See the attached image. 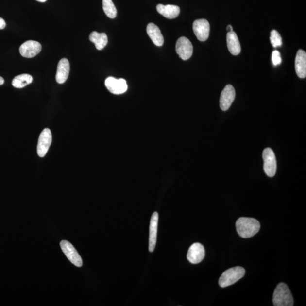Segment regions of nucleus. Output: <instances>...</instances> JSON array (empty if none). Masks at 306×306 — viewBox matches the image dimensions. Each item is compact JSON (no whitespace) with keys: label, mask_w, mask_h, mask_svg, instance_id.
<instances>
[{"label":"nucleus","mask_w":306,"mask_h":306,"mask_svg":"<svg viewBox=\"0 0 306 306\" xmlns=\"http://www.w3.org/2000/svg\"><path fill=\"white\" fill-rule=\"evenodd\" d=\"M236 225L238 234L243 238L253 237L260 229V222L253 218L240 217L237 221Z\"/></svg>","instance_id":"1"},{"label":"nucleus","mask_w":306,"mask_h":306,"mask_svg":"<svg viewBox=\"0 0 306 306\" xmlns=\"http://www.w3.org/2000/svg\"><path fill=\"white\" fill-rule=\"evenodd\" d=\"M273 303L275 306L294 305L293 297L287 284L281 282L277 285L273 295Z\"/></svg>","instance_id":"2"},{"label":"nucleus","mask_w":306,"mask_h":306,"mask_svg":"<svg viewBox=\"0 0 306 306\" xmlns=\"http://www.w3.org/2000/svg\"><path fill=\"white\" fill-rule=\"evenodd\" d=\"M245 270L243 267H236L224 271L219 279L221 287L225 288L232 285L243 278Z\"/></svg>","instance_id":"3"},{"label":"nucleus","mask_w":306,"mask_h":306,"mask_svg":"<svg viewBox=\"0 0 306 306\" xmlns=\"http://www.w3.org/2000/svg\"><path fill=\"white\" fill-rule=\"evenodd\" d=\"M264 170L269 177H273L277 170V162L273 150L267 148L263 152Z\"/></svg>","instance_id":"4"},{"label":"nucleus","mask_w":306,"mask_h":306,"mask_svg":"<svg viewBox=\"0 0 306 306\" xmlns=\"http://www.w3.org/2000/svg\"><path fill=\"white\" fill-rule=\"evenodd\" d=\"M52 134L49 128L43 129L39 136L37 146V153L40 157H44L52 143Z\"/></svg>","instance_id":"5"},{"label":"nucleus","mask_w":306,"mask_h":306,"mask_svg":"<svg viewBox=\"0 0 306 306\" xmlns=\"http://www.w3.org/2000/svg\"><path fill=\"white\" fill-rule=\"evenodd\" d=\"M60 247L63 253L71 263L76 267H81L83 265V260L79 254L69 241L62 240L60 242Z\"/></svg>","instance_id":"6"},{"label":"nucleus","mask_w":306,"mask_h":306,"mask_svg":"<svg viewBox=\"0 0 306 306\" xmlns=\"http://www.w3.org/2000/svg\"><path fill=\"white\" fill-rule=\"evenodd\" d=\"M176 52L183 60L190 59L193 54V46L191 42L186 37H181L177 40Z\"/></svg>","instance_id":"7"},{"label":"nucleus","mask_w":306,"mask_h":306,"mask_svg":"<svg viewBox=\"0 0 306 306\" xmlns=\"http://www.w3.org/2000/svg\"><path fill=\"white\" fill-rule=\"evenodd\" d=\"M105 86L110 93L114 94H121L127 91L128 86L124 79H116L114 77H109L105 81Z\"/></svg>","instance_id":"8"},{"label":"nucleus","mask_w":306,"mask_h":306,"mask_svg":"<svg viewBox=\"0 0 306 306\" xmlns=\"http://www.w3.org/2000/svg\"><path fill=\"white\" fill-rule=\"evenodd\" d=\"M193 30L197 38L201 42H204L209 36V23L204 19L196 20L193 24Z\"/></svg>","instance_id":"9"},{"label":"nucleus","mask_w":306,"mask_h":306,"mask_svg":"<svg viewBox=\"0 0 306 306\" xmlns=\"http://www.w3.org/2000/svg\"><path fill=\"white\" fill-rule=\"evenodd\" d=\"M236 98V91L231 85H227L221 93L220 105L221 110L226 111L229 110Z\"/></svg>","instance_id":"10"},{"label":"nucleus","mask_w":306,"mask_h":306,"mask_svg":"<svg viewBox=\"0 0 306 306\" xmlns=\"http://www.w3.org/2000/svg\"><path fill=\"white\" fill-rule=\"evenodd\" d=\"M42 50V45L36 41L29 40L23 43L19 48L20 54L24 57L32 58Z\"/></svg>","instance_id":"11"},{"label":"nucleus","mask_w":306,"mask_h":306,"mask_svg":"<svg viewBox=\"0 0 306 306\" xmlns=\"http://www.w3.org/2000/svg\"><path fill=\"white\" fill-rule=\"evenodd\" d=\"M205 255V248L203 245L195 243L189 247L187 257L190 263L196 264L203 260Z\"/></svg>","instance_id":"12"},{"label":"nucleus","mask_w":306,"mask_h":306,"mask_svg":"<svg viewBox=\"0 0 306 306\" xmlns=\"http://www.w3.org/2000/svg\"><path fill=\"white\" fill-rule=\"evenodd\" d=\"M158 223V213L157 212L153 213L151 217V223H150L149 229V251L151 253H153L155 248L156 237H157Z\"/></svg>","instance_id":"13"},{"label":"nucleus","mask_w":306,"mask_h":306,"mask_svg":"<svg viewBox=\"0 0 306 306\" xmlns=\"http://www.w3.org/2000/svg\"><path fill=\"white\" fill-rule=\"evenodd\" d=\"M70 71V64L66 58L60 60L58 64L56 80L57 83L62 84L66 82L69 76Z\"/></svg>","instance_id":"14"},{"label":"nucleus","mask_w":306,"mask_h":306,"mask_svg":"<svg viewBox=\"0 0 306 306\" xmlns=\"http://www.w3.org/2000/svg\"><path fill=\"white\" fill-rule=\"evenodd\" d=\"M295 70L297 76L301 78L306 76V53L304 50H299L295 58Z\"/></svg>","instance_id":"15"},{"label":"nucleus","mask_w":306,"mask_h":306,"mask_svg":"<svg viewBox=\"0 0 306 306\" xmlns=\"http://www.w3.org/2000/svg\"><path fill=\"white\" fill-rule=\"evenodd\" d=\"M227 45L230 52L237 56L241 52V47L237 34L233 32H228L226 36Z\"/></svg>","instance_id":"16"},{"label":"nucleus","mask_w":306,"mask_h":306,"mask_svg":"<svg viewBox=\"0 0 306 306\" xmlns=\"http://www.w3.org/2000/svg\"><path fill=\"white\" fill-rule=\"evenodd\" d=\"M156 10L161 15L170 19L176 18L180 11L179 6L173 5L158 4L156 6Z\"/></svg>","instance_id":"17"},{"label":"nucleus","mask_w":306,"mask_h":306,"mask_svg":"<svg viewBox=\"0 0 306 306\" xmlns=\"http://www.w3.org/2000/svg\"><path fill=\"white\" fill-rule=\"evenodd\" d=\"M148 35L156 46L161 47L164 43V39L159 27L154 23H149L147 26Z\"/></svg>","instance_id":"18"},{"label":"nucleus","mask_w":306,"mask_h":306,"mask_svg":"<svg viewBox=\"0 0 306 306\" xmlns=\"http://www.w3.org/2000/svg\"><path fill=\"white\" fill-rule=\"evenodd\" d=\"M90 40L95 44V47L98 50H102L106 46L108 43V37L105 33H99L93 32L90 34Z\"/></svg>","instance_id":"19"},{"label":"nucleus","mask_w":306,"mask_h":306,"mask_svg":"<svg viewBox=\"0 0 306 306\" xmlns=\"http://www.w3.org/2000/svg\"><path fill=\"white\" fill-rule=\"evenodd\" d=\"M33 77L28 74H22L16 76L12 81V85L17 88H22L25 87L32 83Z\"/></svg>","instance_id":"20"},{"label":"nucleus","mask_w":306,"mask_h":306,"mask_svg":"<svg viewBox=\"0 0 306 306\" xmlns=\"http://www.w3.org/2000/svg\"><path fill=\"white\" fill-rule=\"evenodd\" d=\"M102 3L105 15L110 18H115L117 15V10L112 0H103Z\"/></svg>","instance_id":"21"},{"label":"nucleus","mask_w":306,"mask_h":306,"mask_svg":"<svg viewBox=\"0 0 306 306\" xmlns=\"http://www.w3.org/2000/svg\"><path fill=\"white\" fill-rule=\"evenodd\" d=\"M270 40L272 45L274 48L282 46V37L276 30H273L271 32Z\"/></svg>","instance_id":"22"},{"label":"nucleus","mask_w":306,"mask_h":306,"mask_svg":"<svg viewBox=\"0 0 306 306\" xmlns=\"http://www.w3.org/2000/svg\"><path fill=\"white\" fill-rule=\"evenodd\" d=\"M272 63L274 66H277L282 62L281 54L277 50H274L272 55Z\"/></svg>","instance_id":"23"},{"label":"nucleus","mask_w":306,"mask_h":306,"mask_svg":"<svg viewBox=\"0 0 306 306\" xmlns=\"http://www.w3.org/2000/svg\"><path fill=\"white\" fill-rule=\"evenodd\" d=\"M6 22L5 20L0 17V30L5 29Z\"/></svg>","instance_id":"24"},{"label":"nucleus","mask_w":306,"mask_h":306,"mask_svg":"<svg viewBox=\"0 0 306 306\" xmlns=\"http://www.w3.org/2000/svg\"><path fill=\"white\" fill-rule=\"evenodd\" d=\"M227 30L228 31V32H233V27L231 25H228V26L227 27Z\"/></svg>","instance_id":"25"},{"label":"nucleus","mask_w":306,"mask_h":306,"mask_svg":"<svg viewBox=\"0 0 306 306\" xmlns=\"http://www.w3.org/2000/svg\"><path fill=\"white\" fill-rule=\"evenodd\" d=\"M3 83H4V80L2 77L0 76V85H3Z\"/></svg>","instance_id":"26"},{"label":"nucleus","mask_w":306,"mask_h":306,"mask_svg":"<svg viewBox=\"0 0 306 306\" xmlns=\"http://www.w3.org/2000/svg\"><path fill=\"white\" fill-rule=\"evenodd\" d=\"M36 1L40 2H44L47 1V0H36Z\"/></svg>","instance_id":"27"}]
</instances>
